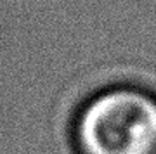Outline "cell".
<instances>
[{
	"instance_id": "1",
	"label": "cell",
	"mask_w": 156,
	"mask_h": 154,
	"mask_svg": "<svg viewBox=\"0 0 156 154\" xmlns=\"http://www.w3.org/2000/svg\"><path fill=\"white\" fill-rule=\"evenodd\" d=\"M75 154H156V94L130 83L101 88L69 125Z\"/></svg>"
}]
</instances>
